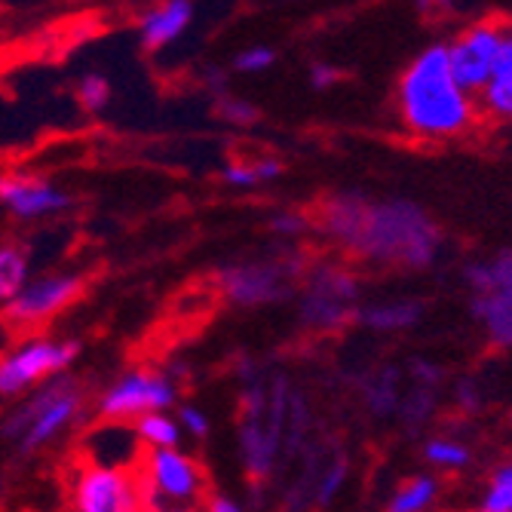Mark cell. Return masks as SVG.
Listing matches in <instances>:
<instances>
[{"mask_svg": "<svg viewBox=\"0 0 512 512\" xmlns=\"http://www.w3.org/2000/svg\"><path fill=\"white\" fill-rule=\"evenodd\" d=\"M319 230L341 249L384 267L421 270L439 252V227L414 203H368L359 194L325 200Z\"/></svg>", "mask_w": 512, "mask_h": 512, "instance_id": "1", "label": "cell"}, {"mask_svg": "<svg viewBox=\"0 0 512 512\" xmlns=\"http://www.w3.org/2000/svg\"><path fill=\"white\" fill-rule=\"evenodd\" d=\"M399 108L405 123L427 138H448L470 126L473 105L451 74L445 46H430L399 83Z\"/></svg>", "mask_w": 512, "mask_h": 512, "instance_id": "2", "label": "cell"}, {"mask_svg": "<svg viewBox=\"0 0 512 512\" xmlns=\"http://www.w3.org/2000/svg\"><path fill=\"white\" fill-rule=\"evenodd\" d=\"M86 408V387L74 375H59L34 387L0 421V436L16 445L19 454H37L68 433Z\"/></svg>", "mask_w": 512, "mask_h": 512, "instance_id": "3", "label": "cell"}, {"mask_svg": "<svg viewBox=\"0 0 512 512\" xmlns=\"http://www.w3.org/2000/svg\"><path fill=\"white\" fill-rule=\"evenodd\" d=\"M80 344L71 338H25L19 347L0 356V399H22L34 387L53 381L74 365Z\"/></svg>", "mask_w": 512, "mask_h": 512, "instance_id": "4", "label": "cell"}, {"mask_svg": "<svg viewBox=\"0 0 512 512\" xmlns=\"http://www.w3.org/2000/svg\"><path fill=\"white\" fill-rule=\"evenodd\" d=\"M172 405H178L175 378L145 368L126 371V375L111 381L96 399V411L102 421H117V424H129L145 414L169 411Z\"/></svg>", "mask_w": 512, "mask_h": 512, "instance_id": "5", "label": "cell"}, {"mask_svg": "<svg viewBox=\"0 0 512 512\" xmlns=\"http://www.w3.org/2000/svg\"><path fill=\"white\" fill-rule=\"evenodd\" d=\"M142 488L148 512H163L169 506H194L203 497L200 463L181 448H160L142 457Z\"/></svg>", "mask_w": 512, "mask_h": 512, "instance_id": "6", "label": "cell"}, {"mask_svg": "<svg viewBox=\"0 0 512 512\" xmlns=\"http://www.w3.org/2000/svg\"><path fill=\"white\" fill-rule=\"evenodd\" d=\"M71 512H148L142 479L132 470L80 463L68 488Z\"/></svg>", "mask_w": 512, "mask_h": 512, "instance_id": "7", "label": "cell"}, {"mask_svg": "<svg viewBox=\"0 0 512 512\" xmlns=\"http://www.w3.org/2000/svg\"><path fill=\"white\" fill-rule=\"evenodd\" d=\"M473 295V316L497 347H512V249H503L491 261L467 267Z\"/></svg>", "mask_w": 512, "mask_h": 512, "instance_id": "8", "label": "cell"}, {"mask_svg": "<svg viewBox=\"0 0 512 512\" xmlns=\"http://www.w3.org/2000/svg\"><path fill=\"white\" fill-rule=\"evenodd\" d=\"M298 258H264L227 264L218 270V289L237 307H258L286 301L295 292Z\"/></svg>", "mask_w": 512, "mask_h": 512, "instance_id": "9", "label": "cell"}, {"mask_svg": "<svg viewBox=\"0 0 512 512\" xmlns=\"http://www.w3.org/2000/svg\"><path fill=\"white\" fill-rule=\"evenodd\" d=\"M83 292V279L77 273H46L19 289V295L4 307V322L10 329H37L62 310H68Z\"/></svg>", "mask_w": 512, "mask_h": 512, "instance_id": "10", "label": "cell"}, {"mask_svg": "<svg viewBox=\"0 0 512 512\" xmlns=\"http://www.w3.org/2000/svg\"><path fill=\"white\" fill-rule=\"evenodd\" d=\"M356 279L338 267H316L301 295V322L316 332H332L356 313Z\"/></svg>", "mask_w": 512, "mask_h": 512, "instance_id": "11", "label": "cell"}, {"mask_svg": "<svg viewBox=\"0 0 512 512\" xmlns=\"http://www.w3.org/2000/svg\"><path fill=\"white\" fill-rule=\"evenodd\" d=\"M0 206L19 221H37V218H53L68 212L74 206V197L43 175L7 172L0 175Z\"/></svg>", "mask_w": 512, "mask_h": 512, "instance_id": "12", "label": "cell"}, {"mask_svg": "<svg viewBox=\"0 0 512 512\" xmlns=\"http://www.w3.org/2000/svg\"><path fill=\"white\" fill-rule=\"evenodd\" d=\"M500 46H503V25H494V22H482L470 28L451 46L448 50L451 74L463 92L488 86L497 56H500Z\"/></svg>", "mask_w": 512, "mask_h": 512, "instance_id": "13", "label": "cell"}, {"mask_svg": "<svg viewBox=\"0 0 512 512\" xmlns=\"http://www.w3.org/2000/svg\"><path fill=\"white\" fill-rule=\"evenodd\" d=\"M83 451L89 454L86 463H96V467H114V470H129L132 460L142 451L135 430L129 424L105 421L102 427L89 430L83 439Z\"/></svg>", "mask_w": 512, "mask_h": 512, "instance_id": "14", "label": "cell"}, {"mask_svg": "<svg viewBox=\"0 0 512 512\" xmlns=\"http://www.w3.org/2000/svg\"><path fill=\"white\" fill-rule=\"evenodd\" d=\"M194 22V4L191 0H163V4L151 7L138 31H142V43L148 50H163V46L175 43Z\"/></svg>", "mask_w": 512, "mask_h": 512, "instance_id": "15", "label": "cell"}, {"mask_svg": "<svg viewBox=\"0 0 512 512\" xmlns=\"http://www.w3.org/2000/svg\"><path fill=\"white\" fill-rule=\"evenodd\" d=\"M264 414H246L243 430H240V451H243V463L252 479H267L276 460V448H279V436L270 430V424L261 421Z\"/></svg>", "mask_w": 512, "mask_h": 512, "instance_id": "16", "label": "cell"}, {"mask_svg": "<svg viewBox=\"0 0 512 512\" xmlns=\"http://www.w3.org/2000/svg\"><path fill=\"white\" fill-rule=\"evenodd\" d=\"M485 111L494 117H512V28H503L500 56L485 86Z\"/></svg>", "mask_w": 512, "mask_h": 512, "instance_id": "17", "label": "cell"}, {"mask_svg": "<svg viewBox=\"0 0 512 512\" xmlns=\"http://www.w3.org/2000/svg\"><path fill=\"white\" fill-rule=\"evenodd\" d=\"M424 307L417 301H387V304H371V307H362L356 310V322L368 325V329L375 332H402V329H411V325L421 319Z\"/></svg>", "mask_w": 512, "mask_h": 512, "instance_id": "18", "label": "cell"}, {"mask_svg": "<svg viewBox=\"0 0 512 512\" xmlns=\"http://www.w3.org/2000/svg\"><path fill=\"white\" fill-rule=\"evenodd\" d=\"M138 442L148 451H160V448H178L181 445V427L175 417H169L166 411H157V414H145L138 417L132 424Z\"/></svg>", "mask_w": 512, "mask_h": 512, "instance_id": "19", "label": "cell"}, {"mask_svg": "<svg viewBox=\"0 0 512 512\" xmlns=\"http://www.w3.org/2000/svg\"><path fill=\"white\" fill-rule=\"evenodd\" d=\"M28 283V252L19 243L0 246V307H7Z\"/></svg>", "mask_w": 512, "mask_h": 512, "instance_id": "20", "label": "cell"}, {"mask_svg": "<svg viewBox=\"0 0 512 512\" xmlns=\"http://www.w3.org/2000/svg\"><path fill=\"white\" fill-rule=\"evenodd\" d=\"M362 393H365V405L375 411L378 417H387L396 402H399V393H396V371L393 368H384L378 375H371L365 384H362Z\"/></svg>", "mask_w": 512, "mask_h": 512, "instance_id": "21", "label": "cell"}, {"mask_svg": "<svg viewBox=\"0 0 512 512\" xmlns=\"http://www.w3.org/2000/svg\"><path fill=\"white\" fill-rule=\"evenodd\" d=\"M436 491H439L436 479L417 476V479H411V482H405L399 488V494L387 503V512H424L433 503Z\"/></svg>", "mask_w": 512, "mask_h": 512, "instance_id": "22", "label": "cell"}, {"mask_svg": "<svg viewBox=\"0 0 512 512\" xmlns=\"http://www.w3.org/2000/svg\"><path fill=\"white\" fill-rule=\"evenodd\" d=\"M283 172L276 160H255V163H230L224 169V181L230 188H255L261 181H270Z\"/></svg>", "mask_w": 512, "mask_h": 512, "instance_id": "23", "label": "cell"}, {"mask_svg": "<svg viewBox=\"0 0 512 512\" xmlns=\"http://www.w3.org/2000/svg\"><path fill=\"white\" fill-rule=\"evenodd\" d=\"M436 387H424V384H417L414 393L402 402V421L408 430H421L424 421L433 414L436 408V396H433Z\"/></svg>", "mask_w": 512, "mask_h": 512, "instance_id": "24", "label": "cell"}, {"mask_svg": "<svg viewBox=\"0 0 512 512\" xmlns=\"http://www.w3.org/2000/svg\"><path fill=\"white\" fill-rule=\"evenodd\" d=\"M77 99L89 114H99L111 102V83L102 74H83L77 83Z\"/></svg>", "mask_w": 512, "mask_h": 512, "instance_id": "25", "label": "cell"}, {"mask_svg": "<svg viewBox=\"0 0 512 512\" xmlns=\"http://www.w3.org/2000/svg\"><path fill=\"white\" fill-rule=\"evenodd\" d=\"M485 509L488 512H512V463L500 467L485 491Z\"/></svg>", "mask_w": 512, "mask_h": 512, "instance_id": "26", "label": "cell"}, {"mask_svg": "<svg viewBox=\"0 0 512 512\" xmlns=\"http://www.w3.org/2000/svg\"><path fill=\"white\" fill-rule=\"evenodd\" d=\"M424 457L436 467H448V470H457V467H467L470 463V451L451 442V439H433L427 448H424Z\"/></svg>", "mask_w": 512, "mask_h": 512, "instance_id": "27", "label": "cell"}, {"mask_svg": "<svg viewBox=\"0 0 512 512\" xmlns=\"http://www.w3.org/2000/svg\"><path fill=\"white\" fill-rule=\"evenodd\" d=\"M344 479H347V460H344V457H335V460H332V467L316 479V491H313L316 503H319V506H329V503L335 500V494L341 491Z\"/></svg>", "mask_w": 512, "mask_h": 512, "instance_id": "28", "label": "cell"}, {"mask_svg": "<svg viewBox=\"0 0 512 512\" xmlns=\"http://www.w3.org/2000/svg\"><path fill=\"white\" fill-rule=\"evenodd\" d=\"M218 114L230 126H252L258 120V108L234 96H218Z\"/></svg>", "mask_w": 512, "mask_h": 512, "instance_id": "29", "label": "cell"}, {"mask_svg": "<svg viewBox=\"0 0 512 512\" xmlns=\"http://www.w3.org/2000/svg\"><path fill=\"white\" fill-rule=\"evenodd\" d=\"M175 421H178L181 433H188L194 439H206L209 436V417L197 405H178V417H175Z\"/></svg>", "mask_w": 512, "mask_h": 512, "instance_id": "30", "label": "cell"}, {"mask_svg": "<svg viewBox=\"0 0 512 512\" xmlns=\"http://www.w3.org/2000/svg\"><path fill=\"white\" fill-rule=\"evenodd\" d=\"M273 59H276V56H273V50H267V46H252V50H246V53L237 56V71L258 74V71L270 68Z\"/></svg>", "mask_w": 512, "mask_h": 512, "instance_id": "31", "label": "cell"}, {"mask_svg": "<svg viewBox=\"0 0 512 512\" xmlns=\"http://www.w3.org/2000/svg\"><path fill=\"white\" fill-rule=\"evenodd\" d=\"M270 227L276 230L279 237H295L307 227V221H304V215H295V212H279V215L270 218Z\"/></svg>", "mask_w": 512, "mask_h": 512, "instance_id": "32", "label": "cell"}, {"mask_svg": "<svg viewBox=\"0 0 512 512\" xmlns=\"http://www.w3.org/2000/svg\"><path fill=\"white\" fill-rule=\"evenodd\" d=\"M411 375H414L417 384H424V387H439V381H442V371L436 365H430V362H414Z\"/></svg>", "mask_w": 512, "mask_h": 512, "instance_id": "33", "label": "cell"}, {"mask_svg": "<svg viewBox=\"0 0 512 512\" xmlns=\"http://www.w3.org/2000/svg\"><path fill=\"white\" fill-rule=\"evenodd\" d=\"M310 80H313L316 89H325V86H332V83L341 80V71H335V68H329V65H313Z\"/></svg>", "mask_w": 512, "mask_h": 512, "instance_id": "34", "label": "cell"}, {"mask_svg": "<svg viewBox=\"0 0 512 512\" xmlns=\"http://www.w3.org/2000/svg\"><path fill=\"white\" fill-rule=\"evenodd\" d=\"M203 512H246L234 497H224V494H215V497H209V503H206V509Z\"/></svg>", "mask_w": 512, "mask_h": 512, "instance_id": "35", "label": "cell"}, {"mask_svg": "<svg viewBox=\"0 0 512 512\" xmlns=\"http://www.w3.org/2000/svg\"><path fill=\"white\" fill-rule=\"evenodd\" d=\"M479 387L473 384V381H463L460 387H457V402L463 405V408H479V393H476Z\"/></svg>", "mask_w": 512, "mask_h": 512, "instance_id": "36", "label": "cell"}, {"mask_svg": "<svg viewBox=\"0 0 512 512\" xmlns=\"http://www.w3.org/2000/svg\"><path fill=\"white\" fill-rule=\"evenodd\" d=\"M163 512H203V509H197V506H169Z\"/></svg>", "mask_w": 512, "mask_h": 512, "instance_id": "37", "label": "cell"}, {"mask_svg": "<svg viewBox=\"0 0 512 512\" xmlns=\"http://www.w3.org/2000/svg\"><path fill=\"white\" fill-rule=\"evenodd\" d=\"M0 494H4V473H0Z\"/></svg>", "mask_w": 512, "mask_h": 512, "instance_id": "38", "label": "cell"}, {"mask_svg": "<svg viewBox=\"0 0 512 512\" xmlns=\"http://www.w3.org/2000/svg\"><path fill=\"white\" fill-rule=\"evenodd\" d=\"M482 512H488V509H482Z\"/></svg>", "mask_w": 512, "mask_h": 512, "instance_id": "39", "label": "cell"}]
</instances>
